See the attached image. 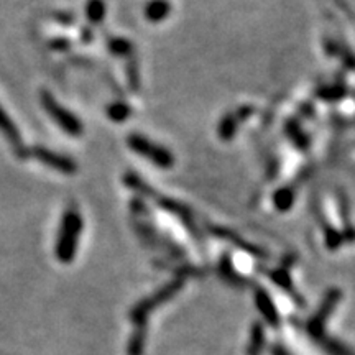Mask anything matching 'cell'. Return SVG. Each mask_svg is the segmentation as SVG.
<instances>
[{"label":"cell","instance_id":"9c48e42d","mask_svg":"<svg viewBox=\"0 0 355 355\" xmlns=\"http://www.w3.org/2000/svg\"><path fill=\"white\" fill-rule=\"evenodd\" d=\"M240 114H242V109H240L239 112L231 114V116H227L222 122H220V125H219V135L220 137L231 138L232 135H234L235 129L239 127V124H240Z\"/></svg>","mask_w":355,"mask_h":355},{"label":"cell","instance_id":"6da1fadb","mask_svg":"<svg viewBox=\"0 0 355 355\" xmlns=\"http://www.w3.org/2000/svg\"><path fill=\"white\" fill-rule=\"evenodd\" d=\"M81 232H83V218L76 209H68L61 219L58 240L55 246V254L60 262L69 263L75 259Z\"/></svg>","mask_w":355,"mask_h":355},{"label":"cell","instance_id":"277c9868","mask_svg":"<svg viewBox=\"0 0 355 355\" xmlns=\"http://www.w3.org/2000/svg\"><path fill=\"white\" fill-rule=\"evenodd\" d=\"M30 155L35 158V160L43 163L44 166L60 171V173L63 174H75L77 170V165L71 160V158L64 157V155H60L56 152H51V150L43 148V146H35V148H31Z\"/></svg>","mask_w":355,"mask_h":355},{"label":"cell","instance_id":"7a4b0ae2","mask_svg":"<svg viewBox=\"0 0 355 355\" xmlns=\"http://www.w3.org/2000/svg\"><path fill=\"white\" fill-rule=\"evenodd\" d=\"M40 99H42L43 109L47 110V114L51 117V120L55 122L64 133H68V135L71 137L83 135V124H81L79 118L73 112H69L68 109H64L50 92L43 91Z\"/></svg>","mask_w":355,"mask_h":355},{"label":"cell","instance_id":"4fadbf2b","mask_svg":"<svg viewBox=\"0 0 355 355\" xmlns=\"http://www.w3.org/2000/svg\"><path fill=\"white\" fill-rule=\"evenodd\" d=\"M109 48L114 55H127L132 50V44L124 38H112L109 42Z\"/></svg>","mask_w":355,"mask_h":355},{"label":"cell","instance_id":"30bf717a","mask_svg":"<svg viewBox=\"0 0 355 355\" xmlns=\"http://www.w3.org/2000/svg\"><path fill=\"white\" fill-rule=\"evenodd\" d=\"M86 15H88L89 22L99 23L105 17V3L104 0H88L86 5Z\"/></svg>","mask_w":355,"mask_h":355},{"label":"cell","instance_id":"8fae6325","mask_svg":"<svg viewBox=\"0 0 355 355\" xmlns=\"http://www.w3.org/2000/svg\"><path fill=\"white\" fill-rule=\"evenodd\" d=\"M107 114L114 122H124L125 118L130 116V109L127 104H124V102H116V104L109 105Z\"/></svg>","mask_w":355,"mask_h":355},{"label":"cell","instance_id":"5bb4252c","mask_svg":"<svg viewBox=\"0 0 355 355\" xmlns=\"http://www.w3.org/2000/svg\"><path fill=\"white\" fill-rule=\"evenodd\" d=\"M263 339H265L263 330H262V328H260L259 324H257L255 328H254V336H252V341H254V344H252V347H250V352L252 354H254V355L259 354V350L262 349Z\"/></svg>","mask_w":355,"mask_h":355},{"label":"cell","instance_id":"3957f363","mask_svg":"<svg viewBox=\"0 0 355 355\" xmlns=\"http://www.w3.org/2000/svg\"><path fill=\"white\" fill-rule=\"evenodd\" d=\"M129 146L132 150H135L138 155L145 157L146 160H150L157 166H160V168H170V166H173L174 163L173 155H171L166 148L152 144V142L146 140L144 137L140 135L129 137Z\"/></svg>","mask_w":355,"mask_h":355},{"label":"cell","instance_id":"7c38bea8","mask_svg":"<svg viewBox=\"0 0 355 355\" xmlns=\"http://www.w3.org/2000/svg\"><path fill=\"white\" fill-rule=\"evenodd\" d=\"M293 199H295V196H293V191L289 189H281L275 194V204L281 211H287L288 207H291Z\"/></svg>","mask_w":355,"mask_h":355},{"label":"cell","instance_id":"52a82bcc","mask_svg":"<svg viewBox=\"0 0 355 355\" xmlns=\"http://www.w3.org/2000/svg\"><path fill=\"white\" fill-rule=\"evenodd\" d=\"M170 12L171 3L168 0H152V2H148V5L145 7V17L148 18L150 22L158 23L168 17Z\"/></svg>","mask_w":355,"mask_h":355},{"label":"cell","instance_id":"8992f818","mask_svg":"<svg viewBox=\"0 0 355 355\" xmlns=\"http://www.w3.org/2000/svg\"><path fill=\"white\" fill-rule=\"evenodd\" d=\"M0 133L7 138V142H9L12 148L17 152L18 157H25L27 150H23V140L18 132V127L15 125V122L12 120L9 114L3 110L2 105H0Z\"/></svg>","mask_w":355,"mask_h":355},{"label":"cell","instance_id":"ba28073f","mask_svg":"<svg viewBox=\"0 0 355 355\" xmlns=\"http://www.w3.org/2000/svg\"><path fill=\"white\" fill-rule=\"evenodd\" d=\"M257 306H259V309L263 313V316L267 317V321L270 322V324H276V322H278V313H276L275 306H273L270 296H268L267 293H257Z\"/></svg>","mask_w":355,"mask_h":355},{"label":"cell","instance_id":"5b68a950","mask_svg":"<svg viewBox=\"0 0 355 355\" xmlns=\"http://www.w3.org/2000/svg\"><path fill=\"white\" fill-rule=\"evenodd\" d=\"M181 285H183V281H181V280L174 281V283L166 285V287L163 288L160 293H157V295L150 298V300L142 301V303L138 304L137 308L133 309V311H132V319H133V321H137V322H142V321H144V319H145V314L148 313L150 309L155 308V306H157V304H160L161 301L168 300V298H170V296H173L174 293H178V291H179V288H181Z\"/></svg>","mask_w":355,"mask_h":355}]
</instances>
